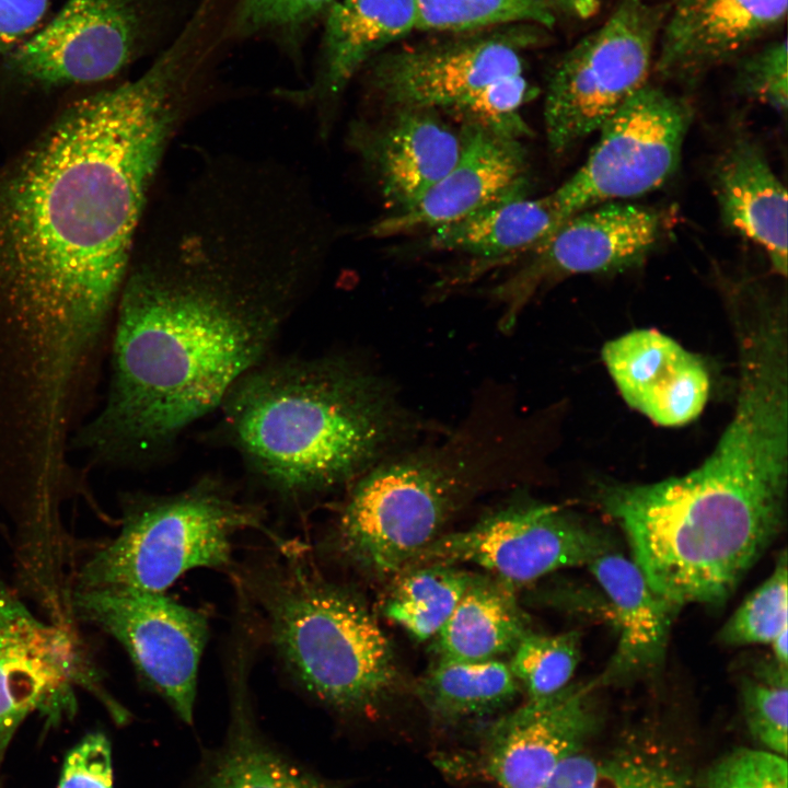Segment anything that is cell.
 Masks as SVG:
<instances>
[{
  "instance_id": "13",
  "label": "cell",
  "mask_w": 788,
  "mask_h": 788,
  "mask_svg": "<svg viewBox=\"0 0 788 788\" xmlns=\"http://www.w3.org/2000/svg\"><path fill=\"white\" fill-rule=\"evenodd\" d=\"M593 683L526 699L493 721L473 751L437 757L449 775L487 779L500 788H543L554 768L584 748L598 728Z\"/></svg>"
},
{
  "instance_id": "14",
  "label": "cell",
  "mask_w": 788,
  "mask_h": 788,
  "mask_svg": "<svg viewBox=\"0 0 788 788\" xmlns=\"http://www.w3.org/2000/svg\"><path fill=\"white\" fill-rule=\"evenodd\" d=\"M669 218L657 208L604 202L571 216L532 252L491 294L503 309L501 326L510 329L519 312L545 283L580 274H614L641 265L657 247Z\"/></svg>"
},
{
  "instance_id": "5",
  "label": "cell",
  "mask_w": 788,
  "mask_h": 788,
  "mask_svg": "<svg viewBox=\"0 0 788 788\" xmlns=\"http://www.w3.org/2000/svg\"><path fill=\"white\" fill-rule=\"evenodd\" d=\"M236 583L257 614L263 639L314 699L338 712L364 714L394 692L393 649L372 613L301 553L281 544Z\"/></svg>"
},
{
  "instance_id": "33",
  "label": "cell",
  "mask_w": 788,
  "mask_h": 788,
  "mask_svg": "<svg viewBox=\"0 0 788 788\" xmlns=\"http://www.w3.org/2000/svg\"><path fill=\"white\" fill-rule=\"evenodd\" d=\"M744 721L753 739L765 750L787 755L788 668L762 663L741 686Z\"/></svg>"
},
{
  "instance_id": "15",
  "label": "cell",
  "mask_w": 788,
  "mask_h": 788,
  "mask_svg": "<svg viewBox=\"0 0 788 788\" xmlns=\"http://www.w3.org/2000/svg\"><path fill=\"white\" fill-rule=\"evenodd\" d=\"M524 43L499 34L387 53L371 68V88L390 108H430L474 120L494 84L524 73Z\"/></svg>"
},
{
  "instance_id": "12",
  "label": "cell",
  "mask_w": 788,
  "mask_h": 788,
  "mask_svg": "<svg viewBox=\"0 0 788 788\" xmlns=\"http://www.w3.org/2000/svg\"><path fill=\"white\" fill-rule=\"evenodd\" d=\"M612 548L609 534L560 506L519 502L439 535L410 566L471 564L515 589L558 569L587 566Z\"/></svg>"
},
{
  "instance_id": "23",
  "label": "cell",
  "mask_w": 788,
  "mask_h": 788,
  "mask_svg": "<svg viewBox=\"0 0 788 788\" xmlns=\"http://www.w3.org/2000/svg\"><path fill=\"white\" fill-rule=\"evenodd\" d=\"M709 184L721 221L767 254L772 268L787 275V190L762 147L734 130L714 157Z\"/></svg>"
},
{
  "instance_id": "20",
  "label": "cell",
  "mask_w": 788,
  "mask_h": 788,
  "mask_svg": "<svg viewBox=\"0 0 788 788\" xmlns=\"http://www.w3.org/2000/svg\"><path fill=\"white\" fill-rule=\"evenodd\" d=\"M260 641L252 624H233L227 656L228 735L204 763L199 788H339L278 752L257 728L250 674Z\"/></svg>"
},
{
  "instance_id": "3",
  "label": "cell",
  "mask_w": 788,
  "mask_h": 788,
  "mask_svg": "<svg viewBox=\"0 0 788 788\" xmlns=\"http://www.w3.org/2000/svg\"><path fill=\"white\" fill-rule=\"evenodd\" d=\"M787 389L773 368H743L732 418L699 466L654 483L599 488L631 559L676 612L723 604L784 526Z\"/></svg>"
},
{
  "instance_id": "27",
  "label": "cell",
  "mask_w": 788,
  "mask_h": 788,
  "mask_svg": "<svg viewBox=\"0 0 788 788\" xmlns=\"http://www.w3.org/2000/svg\"><path fill=\"white\" fill-rule=\"evenodd\" d=\"M416 692L431 717L449 725L494 714L522 691L508 662L500 659H438Z\"/></svg>"
},
{
  "instance_id": "22",
  "label": "cell",
  "mask_w": 788,
  "mask_h": 788,
  "mask_svg": "<svg viewBox=\"0 0 788 788\" xmlns=\"http://www.w3.org/2000/svg\"><path fill=\"white\" fill-rule=\"evenodd\" d=\"M318 67L308 88L281 93L316 114L326 136L337 103L355 74L376 54L416 30L415 0H336L325 14Z\"/></svg>"
},
{
  "instance_id": "35",
  "label": "cell",
  "mask_w": 788,
  "mask_h": 788,
  "mask_svg": "<svg viewBox=\"0 0 788 788\" xmlns=\"http://www.w3.org/2000/svg\"><path fill=\"white\" fill-rule=\"evenodd\" d=\"M696 788H788L787 758L765 749L735 748L709 765Z\"/></svg>"
},
{
  "instance_id": "1",
  "label": "cell",
  "mask_w": 788,
  "mask_h": 788,
  "mask_svg": "<svg viewBox=\"0 0 788 788\" xmlns=\"http://www.w3.org/2000/svg\"><path fill=\"white\" fill-rule=\"evenodd\" d=\"M311 228L309 201L262 173L208 166L187 185L129 266L107 394L70 444L86 468L148 464L221 406L298 302Z\"/></svg>"
},
{
  "instance_id": "11",
  "label": "cell",
  "mask_w": 788,
  "mask_h": 788,
  "mask_svg": "<svg viewBox=\"0 0 788 788\" xmlns=\"http://www.w3.org/2000/svg\"><path fill=\"white\" fill-rule=\"evenodd\" d=\"M76 688L116 704L76 625L38 618L0 579V744L34 711L51 720L73 711Z\"/></svg>"
},
{
  "instance_id": "32",
  "label": "cell",
  "mask_w": 788,
  "mask_h": 788,
  "mask_svg": "<svg viewBox=\"0 0 788 788\" xmlns=\"http://www.w3.org/2000/svg\"><path fill=\"white\" fill-rule=\"evenodd\" d=\"M787 553L778 556L774 570L737 609L718 639L726 646L770 645L788 629Z\"/></svg>"
},
{
  "instance_id": "37",
  "label": "cell",
  "mask_w": 788,
  "mask_h": 788,
  "mask_svg": "<svg viewBox=\"0 0 788 788\" xmlns=\"http://www.w3.org/2000/svg\"><path fill=\"white\" fill-rule=\"evenodd\" d=\"M57 788H113L112 750L105 734H88L68 753Z\"/></svg>"
},
{
  "instance_id": "28",
  "label": "cell",
  "mask_w": 788,
  "mask_h": 788,
  "mask_svg": "<svg viewBox=\"0 0 788 788\" xmlns=\"http://www.w3.org/2000/svg\"><path fill=\"white\" fill-rule=\"evenodd\" d=\"M384 602V614L413 638H433L449 619L473 578L452 564L406 568Z\"/></svg>"
},
{
  "instance_id": "10",
  "label": "cell",
  "mask_w": 788,
  "mask_h": 788,
  "mask_svg": "<svg viewBox=\"0 0 788 788\" xmlns=\"http://www.w3.org/2000/svg\"><path fill=\"white\" fill-rule=\"evenodd\" d=\"M693 118L683 97L646 83L599 130L581 167L555 189L575 215L658 189L676 172Z\"/></svg>"
},
{
  "instance_id": "18",
  "label": "cell",
  "mask_w": 788,
  "mask_h": 788,
  "mask_svg": "<svg viewBox=\"0 0 788 788\" xmlns=\"http://www.w3.org/2000/svg\"><path fill=\"white\" fill-rule=\"evenodd\" d=\"M430 108H391L379 123H355L350 147L392 213L414 206L454 164L460 135Z\"/></svg>"
},
{
  "instance_id": "7",
  "label": "cell",
  "mask_w": 788,
  "mask_h": 788,
  "mask_svg": "<svg viewBox=\"0 0 788 788\" xmlns=\"http://www.w3.org/2000/svg\"><path fill=\"white\" fill-rule=\"evenodd\" d=\"M466 441L372 466L351 489L335 526L339 553L364 571L402 572L438 536L482 456Z\"/></svg>"
},
{
  "instance_id": "9",
  "label": "cell",
  "mask_w": 788,
  "mask_h": 788,
  "mask_svg": "<svg viewBox=\"0 0 788 788\" xmlns=\"http://www.w3.org/2000/svg\"><path fill=\"white\" fill-rule=\"evenodd\" d=\"M74 622H85L113 637L129 657L141 682L190 725L200 660L209 622L199 610L164 592L70 589Z\"/></svg>"
},
{
  "instance_id": "30",
  "label": "cell",
  "mask_w": 788,
  "mask_h": 788,
  "mask_svg": "<svg viewBox=\"0 0 788 788\" xmlns=\"http://www.w3.org/2000/svg\"><path fill=\"white\" fill-rule=\"evenodd\" d=\"M416 30L470 32L528 23L551 27L554 9L547 0H415Z\"/></svg>"
},
{
  "instance_id": "16",
  "label": "cell",
  "mask_w": 788,
  "mask_h": 788,
  "mask_svg": "<svg viewBox=\"0 0 788 788\" xmlns=\"http://www.w3.org/2000/svg\"><path fill=\"white\" fill-rule=\"evenodd\" d=\"M142 26L137 0H67L9 54V66L42 84L104 81L131 60Z\"/></svg>"
},
{
  "instance_id": "24",
  "label": "cell",
  "mask_w": 788,
  "mask_h": 788,
  "mask_svg": "<svg viewBox=\"0 0 788 788\" xmlns=\"http://www.w3.org/2000/svg\"><path fill=\"white\" fill-rule=\"evenodd\" d=\"M605 596L617 645L594 686L627 683L659 668L677 613L649 586L631 558L609 549L587 565Z\"/></svg>"
},
{
  "instance_id": "34",
  "label": "cell",
  "mask_w": 788,
  "mask_h": 788,
  "mask_svg": "<svg viewBox=\"0 0 788 788\" xmlns=\"http://www.w3.org/2000/svg\"><path fill=\"white\" fill-rule=\"evenodd\" d=\"M336 0H239L231 21L237 37L269 35L287 46L300 38Z\"/></svg>"
},
{
  "instance_id": "38",
  "label": "cell",
  "mask_w": 788,
  "mask_h": 788,
  "mask_svg": "<svg viewBox=\"0 0 788 788\" xmlns=\"http://www.w3.org/2000/svg\"><path fill=\"white\" fill-rule=\"evenodd\" d=\"M49 0H0V54H10L43 22Z\"/></svg>"
},
{
  "instance_id": "39",
  "label": "cell",
  "mask_w": 788,
  "mask_h": 788,
  "mask_svg": "<svg viewBox=\"0 0 788 788\" xmlns=\"http://www.w3.org/2000/svg\"><path fill=\"white\" fill-rule=\"evenodd\" d=\"M598 768V754L588 753L583 748L560 761L543 788H590Z\"/></svg>"
},
{
  "instance_id": "36",
  "label": "cell",
  "mask_w": 788,
  "mask_h": 788,
  "mask_svg": "<svg viewBox=\"0 0 788 788\" xmlns=\"http://www.w3.org/2000/svg\"><path fill=\"white\" fill-rule=\"evenodd\" d=\"M787 40L773 42L738 58L735 91L786 115L788 107Z\"/></svg>"
},
{
  "instance_id": "29",
  "label": "cell",
  "mask_w": 788,
  "mask_h": 788,
  "mask_svg": "<svg viewBox=\"0 0 788 788\" xmlns=\"http://www.w3.org/2000/svg\"><path fill=\"white\" fill-rule=\"evenodd\" d=\"M598 757L590 788H696L682 752L656 735H629Z\"/></svg>"
},
{
  "instance_id": "40",
  "label": "cell",
  "mask_w": 788,
  "mask_h": 788,
  "mask_svg": "<svg viewBox=\"0 0 788 788\" xmlns=\"http://www.w3.org/2000/svg\"><path fill=\"white\" fill-rule=\"evenodd\" d=\"M553 8L578 19H589L600 9V0H547Z\"/></svg>"
},
{
  "instance_id": "21",
  "label": "cell",
  "mask_w": 788,
  "mask_h": 788,
  "mask_svg": "<svg viewBox=\"0 0 788 788\" xmlns=\"http://www.w3.org/2000/svg\"><path fill=\"white\" fill-rule=\"evenodd\" d=\"M602 359L624 401L657 425H686L708 401L704 363L657 329H635L605 343Z\"/></svg>"
},
{
  "instance_id": "17",
  "label": "cell",
  "mask_w": 788,
  "mask_h": 788,
  "mask_svg": "<svg viewBox=\"0 0 788 788\" xmlns=\"http://www.w3.org/2000/svg\"><path fill=\"white\" fill-rule=\"evenodd\" d=\"M459 135L451 169L414 206L375 222L371 235L430 232L490 205L528 196V157L520 138L474 121H462Z\"/></svg>"
},
{
  "instance_id": "4",
  "label": "cell",
  "mask_w": 788,
  "mask_h": 788,
  "mask_svg": "<svg viewBox=\"0 0 788 788\" xmlns=\"http://www.w3.org/2000/svg\"><path fill=\"white\" fill-rule=\"evenodd\" d=\"M221 407L228 436L248 465L292 497L354 479L403 429L383 381L341 357L260 362Z\"/></svg>"
},
{
  "instance_id": "19",
  "label": "cell",
  "mask_w": 788,
  "mask_h": 788,
  "mask_svg": "<svg viewBox=\"0 0 788 788\" xmlns=\"http://www.w3.org/2000/svg\"><path fill=\"white\" fill-rule=\"evenodd\" d=\"M667 8L656 71L693 84L777 27L787 0H671Z\"/></svg>"
},
{
  "instance_id": "8",
  "label": "cell",
  "mask_w": 788,
  "mask_h": 788,
  "mask_svg": "<svg viewBox=\"0 0 788 788\" xmlns=\"http://www.w3.org/2000/svg\"><path fill=\"white\" fill-rule=\"evenodd\" d=\"M665 12L647 0H622L561 58L544 102L552 153L564 154L599 131L647 83Z\"/></svg>"
},
{
  "instance_id": "25",
  "label": "cell",
  "mask_w": 788,
  "mask_h": 788,
  "mask_svg": "<svg viewBox=\"0 0 788 788\" xmlns=\"http://www.w3.org/2000/svg\"><path fill=\"white\" fill-rule=\"evenodd\" d=\"M571 216L555 190L538 198L508 199L430 231L427 246L467 254L490 265L532 253Z\"/></svg>"
},
{
  "instance_id": "26",
  "label": "cell",
  "mask_w": 788,
  "mask_h": 788,
  "mask_svg": "<svg viewBox=\"0 0 788 788\" xmlns=\"http://www.w3.org/2000/svg\"><path fill=\"white\" fill-rule=\"evenodd\" d=\"M514 590L495 577L474 575L449 619L433 637L438 659L483 661L511 653L531 630Z\"/></svg>"
},
{
  "instance_id": "31",
  "label": "cell",
  "mask_w": 788,
  "mask_h": 788,
  "mask_svg": "<svg viewBox=\"0 0 788 788\" xmlns=\"http://www.w3.org/2000/svg\"><path fill=\"white\" fill-rule=\"evenodd\" d=\"M510 654L509 668L528 699L547 697L570 684L580 659V634L530 630Z\"/></svg>"
},
{
  "instance_id": "6",
  "label": "cell",
  "mask_w": 788,
  "mask_h": 788,
  "mask_svg": "<svg viewBox=\"0 0 788 788\" xmlns=\"http://www.w3.org/2000/svg\"><path fill=\"white\" fill-rule=\"evenodd\" d=\"M121 508L118 534L80 564L70 589L165 592L192 569L229 568L235 535L264 530L260 509L212 477L173 495H129Z\"/></svg>"
},
{
  "instance_id": "2",
  "label": "cell",
  "mask_w": 788,
  "mask_h": 788,
  "mask_svg": "<svg viewBox=\"0 0 788 788\" xmlns=\"http://www.w3.org/2000/svg\"><path fill=\"white\" fill-rule=\"evenodd\" d=\"M193 101L159 56L0 169V409L55 412L97 391L148 193Z\"/></svg>"
}]
</instances>
